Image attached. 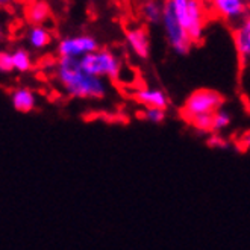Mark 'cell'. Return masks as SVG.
Returning a JSON list of instances; mask_svg holds the SVG:
<instances>
[{
    "label": "cell",
    "instance_id": "e0dca14e",
    "mask_svg": "<svg viewBox=\"0 0 250 250\" xmlns=\"http://www.w3.org/2000/svg\"><path fill=\"white\" fill-rule=\"evenodd\" d=\"M230 123V114L225 109H220L214 114L212 119V132H220L225 127H228Z\"/></svg>",
    "mask_w": 250,
    "mask_h": 250
},
{
    "label": "cell",
    "instance_id": "5b68a950",
    "mask_svg": "<svg viewBox=\"0 0 250 250\" xmlns=\"http://www.w3.org/2000/svg\"><path fill=\"white\" fill-rule=\"evenodd\" d=\"M223 102L225 99L220 93L208 90V88H202V90L193 91L187 97L182 108V115L188 122L200 115H212L222 109Z\"/></svg>",
    "mask_w": 250,
    "mask_h": 250
},
{
    "label": "cell",
    "instance_id": "7c38bea8",
    "mask_svg": "<svg viewBox=\"0 0 250 250\" xmlns=\"http://www.w3.org/2000/svg\"><path fill=\"white\" fill-rule=\"evenodd\" d=\"M26 17L32 26H42L50 17V8L44 0H35V2L29 3Z\"/></svg>",
    "mask_w": 250,
    "mask_h": 250
},
{
    "label": "cell",
    "instance_id": "52a82bcc",
    "mask_svg": "<svg viewBox=\"0 0 250 250\" xmlns=\"http://www.w3.org/2000/svg\"><path fill=\"white\" fill-rule=\"evenodd\" d=\"M211 8L220 20L235 26L249 16L246 0H211Z\"/></svg>",
    "mask_w": 250,
    "mask_h": 250
},
{
    "label": "cell",
    "instance_id": "d6986e66",
    "mask_svg": "<svg viewBox=\"0 0 250 250\" xmlns=\"http://www.w3.org/2000/svg\"><path fill=\"white\" fill-rule=\"evenodd\" d=\"M208 146L209 147H214V149H228L229 147V143L226 138H223L222 135L218 134H214L208 138Z\"/></svg>",
    "mask_w": 250,
    "mask_h": 250
},
{
    "label": "cell",
    "instance_id": "5bb4252c",
    "mask_svg": "<svg viewBox=\"0 0 250 250\" xmlns=\"http://www.w3.org/2000/svg\"><path fill=\"white\" fill-rule=\"evenodd\" d=\"M163 14H164V2H159V0H143L141 16L149 24L161 23Z\"/></svg>",
    "mask_w": 250,
    "mask_h": 250
},
{
    "label": "cell",
    "instance_id": "ba28073f",
    "mask_svg": "<svg viewBox=\"0 0 250 250\" xmlns=\"http://www.w3.org/2000/svg\"><path fill=\"white\" fill-rule=\"evenodd\" d=\"M126 42L127 47L130 49V52L135 56L141 58V60H146L150 55V38L149 34H147L146 27L143 26H134L126 29Z\"/></svg>",
    "mask_w": 250,
    "mask_h": 250
},
{
    "label": "cell",
    "instance_id": "8fae6325",
    "mask_svg": "<svg viewBox=\"0 0 250 250\" xmlns=\"http://www.w3.org/2000/svg\"><path fill=\"white\" fill-rule=\"evenodd\" d=\"M11 104L19 112H31L37 106V96L29 88L20 86L11 93Z\"/></svg>",
    "mask_w": 250,
    "mask_h": 250
},
{
    "label": "cell",
    "instance_id": "4fadbf2b",
    "mask_svg": "<svg viewBox=\"0 0 250 250\" xmlns=\"http://www.w3.org/2000/svg\"><path fill=\"white\" fill-rule=\"evenodd\" d=\"M26 40L31 49L42 50L52 42V34L44 26H31V29L27 31Z\"/></svg>",
    "mask_w": 250,
    "mask_h": 250
},
{
    "label": "cell",
    "instance_id": "277c9868",
    "mask_svg": "<svg viewBox=\"0 0 250 250\" xmlns=\"http://www.w3.org/2000/svg\"><path fill=\"white\" fill-rule=\"evenodd\" d=\"M161 26H163L168 46L174 53L187 55L191 50L194 42L191 41L188 32L185 31V27L182 26L178 16H176V12L168 0L164 2V14H163V20H161Z\"/></svg>",
    "mask_w": 250,
    "mask_h": 250
},
{
    "label": "cell",
    "instance_id": "ac0fdd59",
    "mask_svg": "<svg viewBox=\"0 0 250 250\" xmlns=\"http://www.w3.org/2000/svg\"><path fill=\"white\" fill-rule=\"evenodd\" d=\"M0 70L3 73H11L14 70L12 52H2L0 53Z\"/></svg>",
    "mask_w": 250,
    "mask_h": 250
},
{
    "label": "cell",
    "instance_id": "6da1fadb",
    "mask_svg": "<svg viewBox=\"0 0 250 250\" xmlns=\"http://www.w3.org/2000/svg\"><path fill=\"white\" fill-rule=\"evenodd\" d=\"M56 79L62 90L76 99H102L106 96L105 79L86 73L79 60L60 58L56 62Z\"/></svg>",
    "mask_w": 250,
    "mask_h": 250
},
{
    "label": "cell",
    "instance_id": "44dd1931",
    "mask_svg": "<svg viewBox=\"0 0 250 250\" xmlns=\"http://www.w3.org/2000/svg\"><path fill=\"white\" fill-rule=\"evenodd\" d=\"M11 2V0H0V3H2V5H6V3H9Z\"/></svg>",
    "mask_w": 250,
    "mask_h": 250
},
{
    "label": "cell",
    "instance_id": "ffe728a7",
    "mask_svg": "<svg viewBox=\"0 0 250 250\" xmlns=\"http://www.w3.org/2000/svg\"><path fill=\"white\" fill-rule=\"evenodd\" d=\"M244 144H246V147H250V132H246L244 134V137H243V140H241Z\"/></svg>",
    "mask_w": 250,
    "mask_h": 250
},
{
    "label": "cell",
    "instance_id": "3957f363",
    "mask_svg": "<svg viewBox=\"0 0 250 250\" xmlns=\"http://www.w3.org/2000/svg\"><path fill=\"white\" fill-rule=\"evenodd\" d=\"M81 61L82 68L93 76L102 79L115 81L122 75V61L109 49H99L90 55L83 56Z\"/></svg>",
    "mask_w": 250,
    "mask_h": 250
},
{
    "label": "cell",
    "instance_id": "8992f818",
    "mask_svg": "<svg viewBox=\"0 0 250 250\" xmlns=\"http://www.w3.org/2000/svg\"><path fill=\"white\" fill-rule=\"evenodd\" d=\"M99 42L94 37L81 34L64 37L58 41L56 52L60 58H73V60H82L83 56L99 50Z\"/></svg>",
    "mask_w": 250,
    "mask_h": 250
},
{
    "label": "cell",
    "instance_id": "7a4b0ae2",
    "mask_svg": "<svg viewBox=\"0 0 250 250\" xmlns=\"http://www.w3.org/2000/svg\"><path fill=\"white\" fill-rule=\"evenodd\" d=\"M193 42H200L205 35L203 0H168Z\"/></svg>",
    "mask_w": 250,
    "mask_h": 250
},
{
    "label": "cell",
    "instance_id": "9c48e42d",
    "mask_svg": "<svg viewBox=\"0 0 250 250\" xmlns=\"http://www.w3.org/2000/svg\"><path fill=\"white\" fill-rule=\"evenodd\" d=\"M232 40L241 62H247L250 60V14L233 27Z\"/></svg>",
    "mask_w": 250,
    "mask_h": 250
},
{
    "label": "cell",
    "instance_id": "2e32d148",
    "mask_svg": "<svg viewBox=\"0 0 250 250\" xmlns=\"http://www.w3.org/2000/svg\"><path fill=\"white\" fill-rule=\"evenodd\" d=\"M138 117L141 120H146L149 123H163L166 120V109L161 108H144L141 112H138Z\"/></svg>",
    "mask_w": 250,
    "mask_h": 250
},
{
    "label": "cell",
    "instance_id": "30bf717a",
    "mask_svg": "<svg viewBox=\"0 0 250 250\" xmlns=\"http://www.w3.org/2000/svg\"><path fill=\"white\" fill-rule=\"evenodd\" d=\"M134 97L138 104L144 105V108H168V97L159 88H140L134 93Z\"/></svg>",
    "mask_w": 250,
    "mask_h": 250
},
{
    "label": "cell",
    "instance_id": "9a60e30c",
    "mask_svg": "<svg viewBox=\"0 0 250 250\" xmlns=\"http://www.w3.org/2000/svg\"><path fill=\"white\" fill-rule=\"evenodd\" d=\"M12 61H14V70L20 71V73H26L32 68V58L31 53H29L26 49H16L12 52Z\"/></svg>",
    "mask_w": 250,
    "mask_h": 250
},
{
    "label": "cell",
    "instance_id": "7402d4cb",
    "mask_svg": "<svg viewBox=\"0 0 250 250\" xmlns=\"http://www.w3.org/2000/svg\"><path fill=\"white\" fill-rule=\"evenodd\" d=\"M246 2H247V5H250V0H246Z\"/></svg>",
    "mask_w": 250,
    "mask_h": 250
}]
</instances>
